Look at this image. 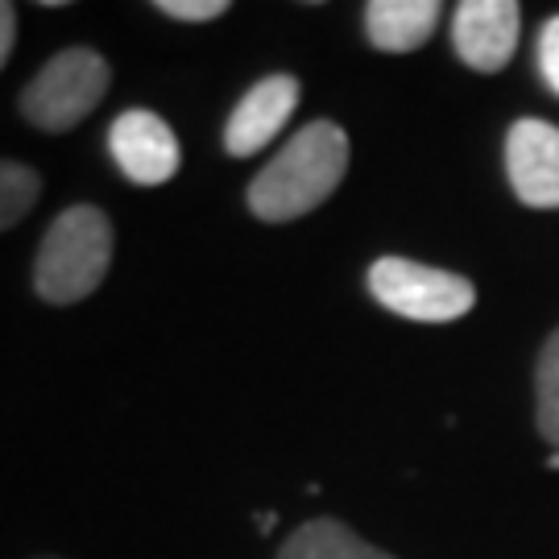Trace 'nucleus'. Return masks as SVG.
<instances>
[{"label":"nucleus","mask_w":559,"mask_h":559,"mask_svg":"<svg viewBox=\"0 0 559 559\" xmlns=\"http://www.w3.org/2000/svg\"><path fill=\"white\" fill-rule=\"evenodd\" d=\"M348 170V133L332 120H311L286 141L249 182V212L265 224H290L332 200Z\"/></svg>","instance_id":"f257e3e1"},{"label":"nucleus","mask_w":559,"mask_h":559,"mask_svg":"<svg viewBox=\"0 0 559 559\" xmlns=\"http://www.w3.org/2000/svg\"><path fill=\"white\" fill-rule=\"evenodd\" d=\"M112 221L96 203H75L55 216L34 258V290L50 307L92 299L112 265Z\"/></svg>","instance_id":"f03ea898"},{"label":"nucleus","mask_w":559,"mask_h":559,"mask_svg":"<svg viewBox=\"0 0 559 559\" xmlns=\"http://www.w3.org/2000/svg\"><path fill=\"white\" fill-rule=\"evenodd\" d=\"M112 67L92 46H67L21 87V117L41 133H67L108 96Z\"/></svg>","instance_id":"7ed1b4c3"},{"label":"nucleus","mask_w":559,"mask_h":559,"mask_svg":"<svg viewBox=\"0 0 559 559\" xmlns=\"http://www.w3.org/2000/svg\"><path fill=\"white\" fill-rule=\"evenodd\" d=\"M369 295L402 320L452 323L473 311L477 290L464 274L436 270L411 258H378L369 265Z\"/></svg>","instance_id":"20e7f679"},{"label":"nucleus","mask_w":559,"mask_h":559,"mask_svg":"<svg viewBox=\"0 0 559 559\" xmlns=\"http://www.w3.org/2000/svg\"><path fill=\"white\" fill-rule=\"evenodd\" d=\"M108 150L120 175L138 187H162L179 175V141L150 108H129L108 129Z\"/></svg>","instance_id":"39448f33"},{"label":"nucleus","mask_w":559,"mask_h":559,"mask_svg":"<svg viewBox=\"0 0 559 559\" xmlns=\"http://www.w3.org/2000/svg\"><path fill=\"white\" fill-rule=\"evenodd\" d=\"M506 175L526 207H559V129L547 120L522 117L506 138Z\"/></svg>","instance_id":"423d86ee"},{"label":"nucleus","mask_w":559,"mask_h":559,"mask_svg":"<svg viewBox=\"0 0 559 559\" xmlns=\"http://www.w3.org/2000/svg\"><path fill=\"white\" fill-rule=\"evenodd\" d=\"M522 9L514 0H464L452 17V46L473 71H501L519 46Z\"/></svg>","instance_id":"0eeeda50"},{"label":"nucleus","mask_w":559,"mask_h":559,"mask_svg":"<svg viewBox=\"0 0 559 559\" xmlns=\"http://www.w3.org/2000/svg\"><path fill=\"white\" fill-rule=\"evenodd\" d=\"M295 104H299V80L295 75H265V80H258L240 96V104L233 108L228 124H224V150L233 158H253L258 150H265L286 129Z\"/></svg>","instance_id":"6e6552de"},{"label":"nucleus","mask_w":559,"mask_h":559,"mask_svg":"<svg viewBox=\"0 0 559 559\" xmlns=\"http://www.w3.org/2000/svg\"><path fill=\"white\" fill-rule=\"evenodd\" d=\"M443 4L436 0H369L365 4V38L385 55L419 50L436 34Z\"/></svg>","instance_id":"1a4fd4ad"},{"label":"nucleus","mask_w":559,"mask_h":559,"mask_svg":"<svg viewBox=\"0 0 559 559\" xmlns=\"http://www.w3.org/2000/svg\"><path fill=\"white\" fill-rule=\"evenodd\" d=\"M278 559H394L381 547L365 543L357 531H348L336 519H311L286 539Z\"/></svg>","instance_id":"9d476101"},{"label":"nucleus","mask_w":559,"mask_h":559,"mask_svg":"<svg viewBox=\"0 0 559 559\" xmlns=\"http://www.w3.org/2000/svg\"><path fill=\"white\" fill-rule=\"evenodd\" d=\"M41 200V175L29 162L0 158V233L21 224Z\"/></svg>","instance_id":"9b49d317"},{"label":"nucleus","mask_w":559,"mask_h":559,"mask_svg":"<svg viewBox=\"0 0 559 559\" xmlns=\"http://www.w3.org/2000/svg\"><path fill=\"white\" fill-rule=\"evenodd\" d=\"M535 394H539V431L543 440L559 448V328L547 336L535 369Z\"/></svg>","instance_id":"f8f14e48"},{"label":"nucleus","mask_w":559,"mask_h":559,"mask_svg":"<svg viewBox=\"0 0 559 559\" xmlns=\"http://www.w3.org/2000/svg\"><path fill=\"white\" fill-rule=\"evenodd\" d=\"M158 13L170 21H216L228 13V0H158Z\"/></svg>","instance_id":"ddd939ff"},{"label":"nucleus","mask_w":559,"mask_h":559,"mask_svg":"<svg viewBox=\"0 0 559 559\" xmlns=\"http://www.w3.org/2000/svg\"><path fill=\"white\" fill-rule=\"evenodd\" d=\"M539 71L547 87L559 96V17H551L539 34Z\"/></svg>","instance_id":"4468645a"},{"label":"nucleus","mask_w":559,"mask_h":559,"mask_svg":"<svg viewBox=\"0 0 559 559\" xmlns=\"http://www.w3.org/2000/svg\"><path fill=\"white\" fill-rule=\"evenodd\" d=\"M13 41H17V9L9 0H0V67L13 55Z\"/></svg>","instance_id":"2eb2a0df"},{"label":"nucleus","mask_w":559,"mask_h":559,"mask_svg":"<svg viewBox=\"0 0 559 559\" xmlns=\"http://www.w3.org/2000/svg\"><path fill=\"white\" fill-rule=\"evenodd\" d=\"M274 522H278V514H274V510H261V514H258V531H261V535H270V531H274Z\"/></svg>","instance_id":"dca6fc26"},{"label":"nucleus","mask_w":559,"mask_h":559,"mask_svg":"<svg viewBox=\"0 0 559 559\" xmlns=\"http://www.w3.org/2000/svg\"><path fill=\"white\" fill-rule=\"evenodd\" d=\"M34 559H62V556H34Z\"/></svg>","instance_id":"f3484780"}]
</instances>
